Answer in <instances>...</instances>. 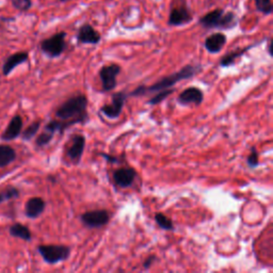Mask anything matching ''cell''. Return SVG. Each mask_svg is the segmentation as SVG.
Segmentation results:
<instances>
[{"mask_svg":"<svg viewBox=\"0 0 273 273\" xmlns=\"http://www.w3.org/2000/svg\"><path fill=\"white\" fill-rule=\"evenodd\" d=\"M56 116L67 126L85 123L88 119V98L79 94L68 98L56 111Z\"/></svg>","mask_w":273,"mask_h":273,"instance_id":"cell-1","label":"cell"},{"mask_svg":"<svg viewBox=\"0 0 273 273\" xmlns=\"http://www.w3.org/2000/svg\"><path fill=\"white\" fill-rule=\"evenodd\" d=\"M199 70H200V67L197 65H190V64L186 65L181 68L179 72H176L174 74H171L167 77L161 78L157 83L149 86L148 88L144 86V95L149 92H159V91H163L166 89H171L177 83L181 82V80L192 78L199 73Z\"/></svg>","mask_w":273,"mask_h":273,"instance_id":"cell-2","label":"cell"},{"mask_svg":"<svg viewBox=\"0 0 273 273\" xmlns=\"http://www.w3.org/2000/svg\"><path fill=\"white\" fill-rule=\"evenodd\" d=\"M236 16L232 12L224 13L222 9H217L201 17L200 24L205 28L229 29L236 25Z\"/></svg>","mask_w":273,"mask_h":273,"instance_id":"cell-3","label":"cell"},{"mask_svg":"<svg viewBox=\"0 0 273 273\" xmlns=\"http://www.w3.org/2000/svg\"><path fill=\"white\" fill-rule=\"evenodd\" d=\"M37 251L43 259L49 265H56L58 262L66 260L70 255V248L59 245H41Z\"/></svg>","mask_w":273,"mask_h":273,"instance_id":"cell-4","label":"cell"},{"mask_svg":"<svg viewBox=\"0 0 273 273\" xmlns=\"http://www.w3.org/2000/svg\"><path fill=\"white\" fill-rule=\"evenodd\" d=\"M66 32H59L41 42L42 52L49 58L61 56L66 48Z\"/></svg>","mask_w":273,"mask_h":273,"instance_id":"cell-5","label":"cell"},{"mask_svg":"<svg viewBox=\"0 0 273 273\" xmlns=\"http://www.w3.org/2000/svg\"><path fill=\"white\" fill-rule=\"evenodd\" d=\"M83 224L89 228L103 227L110 221L109 212L105 209H97L87 211L80 217Z\"/></svg>","mask_w":273,"mask_h":273,"instance_id":"cell-6","label":"cell"},{"mask_svg":"<svg viewBox=\"0 0 273 273\" xmlns=\"http://www.w3.org/2000/svg\"><path fill=\"white\" fill-rule=\"evenodd\" d=\"M121 73V66L118 64L105 65L99 70V78L102 82L104 92H110L115 89L118 82L116 77Z\"/></svg>","mask_w":273,"mask_h":273,"instance_id":"cell-7","label":"cell"},{"mask_svg":"<svg viewBox=\"0 0 273 273\" xmlns=\"http://www.w3.org/2000/svg\"><path fill=\"white\" fill-rule=\"evenodd\" d=\"M128 94L125 92H116L112 95V102L109 105H104L100 108V112L110 120L118 119L124 108Z\"/></svg>","mask_w":273,"mask_h":273,"instance_id":"cell-8","label":"cell"},{"mask_svg":"<svg viewBox=\"0 0 273 273\" xmlns=\"http://www.w3.org/2000/svg\"><path fill=\"white\" fill-rule=\"evenodd\" d=\"M192 21V15L185 4L178 5L171 10L169 16L170 26H181Z\"/></svg>","mask_w":273,"mask_h":273,"instance_id":"cell-9","label":"cell"},{"mask_svg":"<svg viewBox=\"0 0 273 273\" xmlns=\"http://www.w3.org/2000/svg\"><path fill=\"white\" fill-rule=\"evenodd\" d=\"M137 177V172L133 168H121L113 173V179L120 188H129L133 186Z\"/></svg>","mask_w":273,"mask_h":273,"instance_id":"cell-10","label":"cell"},{"mask_svg":"<svg viewBox=\"0 0 273 273\" xmlns=\"http://www.w3.org/2000/svg\"><path fill=\"white\" fill-rule=\"evenodd\" d=\"M85 147H86V138L82 135L74 136L72 144H70V146L66 150V155L70 159V161H73L75 165H78L84 155Z\"/></svg>","mask_w":273,"mask_h":273,"instance_id":"cell-11","label":"cell"},{"mask_svg":"<svg viewBox=\"0 0 273 273\" xmlns=\"http://www.w3.org/2000/svg\"><path fill=\"white\" fill-rule=\"evenodd\" d=\"M204 100V93L196 87H190L179 94L177 102L180 105H200Z\"/></svg>","mask_w":273,"mask_h":273,"instance_id":"cell-12","label":"cell"},{"mask_svg":"<svg viewBox=\"0 0 273 273\" xmlns=\"http://www.w3.org/2000/svg\"><path fill=\"white\" fill-rule=\"evenodd\" d=\"M100 34L89 24L82 26L78 30L77 40L83 44H98L100 42Z\"/></svg>","mask_w":273,"mask_h":273,"instance_id":"cell-13","label":"cell"},{"mask_svg":"<svg viewBox=\"0 0 273 273\" xmlns=\"http://www.w3.org/2000/svg\"><path fill=\"white\" fill-rule=\"evenodd\" d=\"M45 207L46 203L42 198H31L27 201L25 205V214L30 219H36L43 214Z\"/></svg>","mask_w":273,"mask_h":273,"instance_id":"cell-14","label":"cell"},{"mask_svg":"<svg viewBox=\"0 0 273 273\" xmlns=\"http://www.w3.org/2000/svg\"><path fill=\"white\" fill-rule=\"evenodd\" d=\"M23 130V119L21 115H15L10 121V123L4 134L2 136V139L5 141H11L16 138H18L22 134Z\"/></svg>","mask_w":273,"mask_h":273,"instance_id":"cell-15","label":"cell"},{"mask_svg":"<svg viewBox=\"0 0 273 273\" xmlns=\"http://www.w3.org/2000/svg\"><path fill=\"white\" fill-rule=\"evenodd\" d=\"M29 58L28 53L21 52V53H16L10 56L3 65V75L8 76L13 72V69H15L18 65H21L25 62H27V60Z\"/></svg>","mask_w":273,"mask_h":273,"instance_id":"cell-16","label":"cell"},{"mask_svg":"<svg viewBox=\"0 0 273 273\" xmlns=\"http://www.w3.org/2000/svg\"><path fill=\"white\" fill-rule=\"evenodd\" d=\"M226 43V36L225 34L218 32L209 35L205 41V48L210 54H218L220 53L222 48L224 47Z\"/></svg>","mask_w":273,"mask_h":273,"instance_id":"cell-17","label":"cell"},{"mask_svg":"<svg viewBox=\"0 0 273 273\" xmlns=\"http://www.w3.org/2000/svg\"><path fill=\"white\" fill-rule=\"evenodd\" d=\"M16 159V151L10 145L0 144V168L11 165Z\"/></svg>","mask_w":273,"mask_h":273,"instance_id":"cell-18","label":"cell"},{"mask_svg":"<svg viewBox=\"0 0 273 273\" xmlns=\"http://www.w3.org/2000/svg\"><path fill=\"white\" fill-rule=\"evenodd\" d=\"M10 235L15 238L23 239L25 241H30L32 238V234L30 229L26 225L21 223H15L10 227Z\"/></svg>","mask_w":273,"mask_h":273,"instance_id":"cell-19","label":"cell"},{"mask_svg":"<svg viewBox=\"0 0 273 273\" xmlns=\"http://www.w3.org/2000/svg\"><path fill=\"white\" fill-rule=\"evenodd\" d=\"M252 46L250 47H246V48H242V49H238L236 50V52H231L227 55H225L223 58L221 59L220 61V65L223 66V67H227L229 65H231L232 63H234L236 61V59L241 57L242 55H244L246 52H248V50L251 48Z\"/></svg>","mask_w":273,"mask_h":273,"instance_id":"cell-20","label":"cell"},{"mask_svg":"<svg viewBox=\"0 0 273 273\" xmlns=\"http://www.w3.org/2000/svg\"><path fill=\"white\" fill-rule=\"evenodd\" d=\"M19 194H21V192H19V190L17 188L8 187L7 189L0 191V204L5 203V202L10 201V200L17 199L19 197Z\"/></svg>","mask_w":273,"mask_h":273,"instance_id":"cell-21","label":"cell"},{"mask_svg":"<svg viewBox=\"0 0 273 273\" xmlns=\"http://www.w3.org/2000/svg\"><path fill=\"white\" fill-rule=\"evenodd\" d=\"M155 221L156 223L159 225V227H161L163 229L166 230H173L174 229V225L173 222L170 218H168L166 215L161 214V212H157L155 215Z\"/></svg>","mask_w":273,"mask_h":273,"instance_id":"cell-22","label":"cell"},{"mask_svg":"<svg viewBox=\"0 0 273 273\" xmlns=\"http://www.w3.org/2000/svg\"><path fill=\"white\" fill-rule=\"evenodd\" d=\"M41 124H42L41 121H35V122H33L32 124H30L21 134L22 138L26 141L31 140L37 134L40 127H41Z\"/></svg>","mask_w":273,"mask_h":273,"instance_id":"cell-23","label":"cell"},{"mask_svg":"<svg viewBox=\"0 0 273 273\" xmlns=\"http://www.w3.org/2000/svg\"><path fill=\"white\" fill-rule=\"evenodd\" d=\"M173 92H174L173 89H166V90H163V91H159L158 94H156L154 97H151L148 100V105H157L159 103H163L164 100L168 96H170Z\"/></svg>","mask_w":273,"mask_h":273,"instance_id":"cell-24","label":"cell"},{"mask_svg":"<svg viewBox=\"0 0 273 273\" xmlns=\"http://www.w3.org/2000/svg\"><path fill=\"white\" fill-rule=\"evenodd\" d=\"M255 6L259 12L269 15L273 11L272 0H255Z\"/></svg>","mask_w":273,"mask_h":273,"instance_id":"cell-25","label":"cell"},{"mask_svg":"<svg viewBox=\"0 0 273 273\" xmlns=\"http://www.w3.org/2000/svg\"><path fill=\"white\" fill-rule=\"evenodd\" d=\"M54 136H55L54 134L49 133V131L44 130L43 133H42L41 135H40V136L36 138V140H35V144H36V146H38V147H43V146L47 145V144L50 142V141L53 140Z\"/></svg>","mask_w":273,"mask_h":273,"instance_id":"cell-26","label":"cell"},{"mask_svg":"<svg viewBox=\"0 0 273 273\" xmlns=\"http://www.w3.org/2000/svg\"><path fill=\"white\" fill-rule=\"evenodd\" d=\"M247 164L252 169H254V168H256L258 166V164H259V154H258L256 147L253 146L251 148V154L248 156Z\"/></svg>","mask_w":273,"mask_h":273,"instance_id":"cell-27","label":"cell"},{"mask_svg":"<svg viewBox=\"0 0 273 273\" xmlns=\"http://www.w3.org/2000/svg\"><path fill=\"white\" fill-rule=\"evenodd\" d=\"M11 2L13 7L22 12L28 11L32 7V0H11Z\"/></svg>","mask_w":273,"mask_h":273,"instance_id":"cell-28","label":"cell"},{"mask_svg":"<svg viewBox=\"0 0 273 273\" xmlns=\"http://www.w3.org/2000/svg\"><path fill=\"white\" fill-rule=\"evenodd\" d=\"M156 260V256L155 255H150V256H148L145 260H144V262H143V268L144 269H149L150 267H151V265H153L154 264V261Z\"/></svg>","mask_w":273,"mask_h":273,"instance_id":"cell-29","label":"cell"},{"mask_svg":"<svg viewBox=\"0 0 273 273\" xmlns=\"http://www.w3.org/2000/svg\"><path fill=\"white\" fill-rule=\"evenodd\" d=\"M100 156H103L104 158H106V159L109 161L110 164H111V163H112V164H119V163H121V160H120L119 158H115V157L111 156V155H107V154H105V153H102V154H100Z\"/></svg>","mask_w":273,"mask_h":273,"instance_id":"cell-30","label":"cell"},{"mask_svg":"<svg viewBox=\"0 0 273 273\" xmlns=\"http://www.w3.org/2000/svg\"><path fill=\"white\" fill-rule=\"evenodd\" d=\"M59 2H62V3H64V2H67V0H59Z\"/></svg>","mask_w":273,"mask_h":273,"instance_id":"cell-31","label":"cell"}]
</instances>
